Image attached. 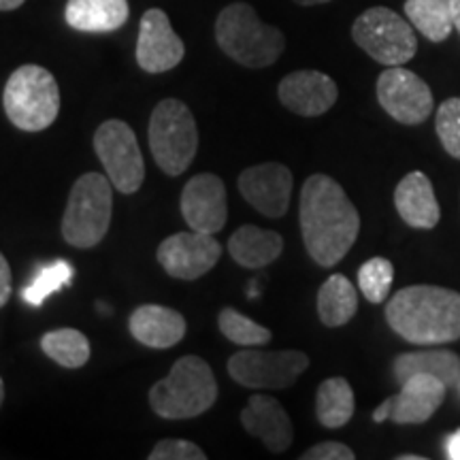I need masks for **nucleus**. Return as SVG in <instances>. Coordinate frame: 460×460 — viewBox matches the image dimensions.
I'll return each instance as SVG.
<instances>
[{
    "instance_id": "ea45409f",
    "label": "nucleus",
    "mask_w": 460,
    "mask_h": 460,
    "mask_svg": "<svg viewBox=\"0 0 460 460\" xmlns=\"http://www.w3.org/2000/svg\"><path fill=\"white\" fill-rule=\"evenodd\" d=\"M4 401V384H3V377H0V405H3Z\"/></svg>"
},
{
    "instance_id": "2f4dec72",
    "label": "nucleus",
    "mask_w": 460,
    "mask_h": 460,
    "mask_svg": "<svg viewBox=\"0 0 460 460\" xmlns=\"http://www.w3.org/2000/svg\"><path fill=\"white\" fill-rule=\"evenodd\" d=\"M207 454L186 439H163L154 446L149 460H205Z\"/></svg>"
},
{
    "instance_id": "c756f323",
    "label": "nucleus",
    "mask_w": 460,
    "mask_h": 460,
    "mask_svg": "<svg viewBox=\"0 0 460 460\" xmlns=\"http://www.w3.org/2000/svg\"><path fill=\"white\" fill-rule=\"evenodd\" d=\"M71 279H73L71 264L65 261H58L39 271L37 278L32 279V284L24 288L22 298H24L28 305H32V307H39V305L45 303V298L49 295H54V292L60 290V288L71 284Z\"/></svg>"
},
{
    "instance_id": "dca6fc26",
    "label": "nucleus",
    "mask_w": 460,
    "mask_h": 460,
    "mask_svg": "<svg viewBox=\"0 0 460 460\" xmlns=\"http://www.w3.org/2000/svg\"><path fill=\"white\" fill-rule=\"evenodd\" d=\"M239 192L262 216L281 217L290 207L292 172L278 163L250 166L239 175Z\"/></svg>"
},
{
    "instance_id": "393cba45",
    "label": "nucleus",
    "mask_w": 460,
    "mask_h": 460,
    "mask_svg": "<svg viewBox=\"0 0 460 460\" xmlns=\"http://www.w3.org/2000/svg\"><path fill=\"white\" fill-rule=\"evenodd\" d=\"M354 390L348 379L331 377L320 384L315 394V416L326 429H341L354 416Z\"/></svg>"
},
{
    "instance_id": "a878e982",
    "label": "nucleus",
    "mask_w": 460,
    "mask_h": 460,
    "mask_svg": "<svg viewBox=\"0 0 460 460\" xmlns=\"http://www.w3.org/2000/svg\"><path fill=\"white\" fill-rule=\"evenodd\" d=\"M405 13L411 26L433 43H441L454 31L452 0H405Z\"/></svg>"
},
{
    "instance_id": "4c0bfd02",
    "label": "nucleus",
    "mask_w": 460,
    "mask_h": 460,
    "mask_svg": "<svg viewBox=\"0 0 460 460\" xmlns=\"http://www.w3.org/2000/svg\"><path fill=\"white\" fill-rule=\"evenodd\" d=\"M296 4H301V7H314V4H324V3H331V0H295Z\"/></svg>"
},
{
    "instance_id": "39448f33",
    "label": "nucleus",
    "mask_w": 460,
    "mask_h": 460,
    "mask_svg": "<svg viewBox=\"0 0 460 460\" xmlns=\"http://www.w3.org/2000/svg\"><path fill=\"white\" fill-rule=\"evenodd\" d=\"M4 113L20 130L49 128L60 111V88L48 68L24 65L11 73L3 94Z\"/></svg>"
},
{
    "instance_id": "58836bf2",
    "label": "nucleus",
    "mask_w": 460,
    "mask_h": 460,
    "mask_svg": "<svg viewBox=\"0 0 460 460\" xmlns=\"http://www.w3.org/2000/svg\"><path fill=\"white\" fill-rule=\"evenodd\" d=\"M399 460H424V456H416V454H402Z\"/></svg>"
},
{
    "instance_id": "473e14b6",
    "label": "nucleus",
    "mask_w": 460,
    "mask_h": 460,
    "mask_svg": "<svg viewBox=\"0 0 460 460\" xmlns=\"http://www.w3.org/2000/svg\"><path fill=\"white\" fill-rule=\"evenodd\" d=\"M301 458L303 460H354L356 454L352 452V447L339 444V441H324V444L309 447Z\"/></svg>"
},
{
    "instance_id": "e433bc0d",
    "label": "nucleus",
    "mask_w": 460,
    "mask_h": 460,
    "mask_svg": "<svg viewBox=\"0 0 460 460\" xmlns=\"http://www.w3.org/2000/svg\"><path fill=\"white\" fill-rule=\"evenodd\" d=\"M452 15H454V28L460 32V0H452Z\"/></svg>"
},
{
    "instance_id": "7ed1b4c3",
    "label": "nucleus",
    "mask_w": 460,
    "mask_h": 460,
    "mask_svg": "<svg viewBox=\"0 0 460 460\" xmlns=\"http://www.w3.org/2000/svg\"><path fill=\"white\" fill-rule=\"evenodd\" d=\"M216 41L224 54L247 68L271 66L286 49L284 32L261 22L247 3H233L220 11Z\"/></svg>"
},
{
    "instance_id": "423d86ee",
    "label": "nucleus",
    "mask_w": 460,
    "mask_h": 460,
    "mask_svg": "<svg viewBox=\"0 0 460 460\" xmlns=\"http://www.w3.org/2000/svg\"><path fill=\"white\" fill-rule=\"evenodd\" d=\"M113 192L109 177L101 172H85L73 183L65 217L62 237L68 245L90 250L105 239L111 224Z\"/></svg>"
},
{
    "instance_id": "f3484780",
    "label": "nucleus",
    "mask_w": 460,
    "mask_h": 460,
    "mask_svg": "<svg viewBox=\"0 0 460 460\" xmlns=\"http://www.w3.org/2000/svg\"><path fill=\"white\" fill-rule=\"evenodd\" d=\"M278 96L281 105L303 118L324 115L337 102L339 90L326 73L295 71L279 82Z\"/></svg>"
},
{
    "instance_id": "bb28decb",
    "label": "nucleus",
    "mask_w": 460,
    "mask_h": 460,
    "mask_svg": "<svg viewBox=\"0 0 460 460\" xmlns=\"http://www.w3.org/2000/svg\"><path fill=\"white\" fill-rule=\"evenodd\" d=\"M45 356L65 369H79L90 360V341L84 332L75 329H58L45 332L41 339Z\"/></svg>"
},
{
    "instance_id": "412c9836",
    "label": "nucleus",
    "mask_w": 460,
    "mask_h": 460,
    "mask_svg": "<svg viewBox=\"0 0 460 460\" xmlns=\"http://www.w3.org/2000/svg\"><path fill=\"white\" fill-rule=\"evenodd\" d=\"M128 0H68L65 20L79 32H113L128 22Z\"/></svg>"
},
{
    "instance_id": "9d476101",
    "label": "nucleus",
    "mask_w": 460,
    "mask_h": 460,
    "mask_svg": "<svg viewBox=\"0 0 460 460\" xmlns=\"http://www.w3.org/2000/svg\"><path fill=\"white\" fill-rule=\"evenodd\" d=\"M309 358L298 349L261 352L243 349L228 360V373L239 386L254 390L290 388L307 371Z\"/></svg>"
},
{
    "instance_id": "4468645a",
    "label": "nucleus",
    "mask_w": 460,
    "mask_h": 460,
    "mask_svg": "<svg viewBox=\"0 0 460 460\" xmlns=\"http://www.w3.org/2000/svg\"><path fill=\"white\" fill-rule=\"evenodd\" d=\"M181 216L197 233H220L228 217L226 186L214 172H200L186 183L181 192Z\"/></svg>"
},
{
    "instance_id": "aec40b11",
    "label": "nucleus",
    "mask_w": 460,
    "mask_h": 460,
    "mask_svg": "<svg viewBox=\"0 0 460 460\" xmlns=\"http://www.w3.org/2000/svg\"><path fill=\"white\" fill-rule=\"evenodd\" d=\"M128 329L137 341L154 349L172 348L186 337V320L180 312L163 305H141L132 312Z\"/></svg>"
},
{
    "instance_id": "5701e85b",
    "label": "nucleus",
    "mask_w": 460,
    "mask_h": 460,
    "mask_svg": "<svg viewBox=\"0 0 460 460\" xmlns=\"http://www.w3.org/2000/svg\"><path fill=\"white\" fill-rule=\"evenodd\" d=\"M394 379L399 384L416 373H429L439 377L446 386L460 382V356L450 349H427V352L399 354L393 362Z\"/></svg>"
},
{
    "instance_id": "f8f14e48",
    "label": "nucleus",
    "mask_w": 460,
    "mask_h": 460,
    "mask_svg": "<svg viewBox=\"0 0 460 460\" xmlns=\"http://www.w3.org/2000/svg\"><path fill=\"white\" fill-rule=\"evenodd\" d=\"M446 384L429 373H416L401 384V393L390 396L373 411V422L393 420L396 424H422L433 418L446 399Z\"/></svg>"
},
{
    "instance_id": "b1692460",
    "label": "nucleus",
    "mask_w": 460,
    "mask_h": 460,
    "mask_svg": "<svg viewBox=\"0 0 460 460\" xmlns=\"http://www.w3.org/2000/svg\"><path fill=\"white\" fill-rule=\"evenodd\" d=\"M358 312V295L356 288L345 275H331L318 292V315L322 324L337 329L348 324Z\"/></svg>"
},
{
    "instance_id": "20e7f679",
    "label": "nucleus",
    "mask_w": 460,
    "mask_h": 460,
    "mask_svg": "<svg viewBox=\"0 0 460 460\" xmlns=\"http://www.w3.org/2000/svg\"><path fill=\"white\" fill-rule=\"evenodd\" d=\"M217 384L214 371L199 356H183L172 365L169 377L149 390V405L164 420H190L214 407Z\"/></svg>"
},
{
    "instance_id": "f257e3e1",
    "label": "nucleus",
    "mask_w": 460,
    "mask_h": 460,
    "mask_svg": "<svg viewBox=\"0 0 460 460\" xmlns=\"http://www.w3.org/2000/svg\"><path fill=\"white\" fill-rule=\"evenodd\" d=\"M298 220L305 247L320 267H335L343 261L360 233V216L352 200L332 177L322 172L303 183Z\"/></svg>"
},
{
    "instance_id": "1a4fd4ad",
    "label": "nucleus",
    "mask_w": 460,
    "mask_h": 460,
    "mask_svg": "<svg viewBox=\"0 0 460 460\" xmlns=\"http://www.w3.org/2000/svg\"><path fill=\"white\" fill-rule=\"evenodd\" d=\"M94 152L109 181L122 194H135L146 180L143 154L132 128L122 119H107L96 128Z\"/></svg>"
},
{
    "instance_id": "6ab92c4d",
    "label": "nucleus",
    "mask_w": 460,
    "mask_h": 460,
    "mask_svg": "<svg viewBox=\"0 0 460 460\" xmlns=\"http://www.w3.org/2000/svg\"><path fill=\"white\" fill-rule=\"evenodd\" d=\"M394 207L401 220L411 228L430 230L441 217L433 183L420 171L410 172L399 181L394 190Z\"/></svg>"
},
{
    "instance_id": "7c9ffc66",
    "label": "nucleus",
    "mask_w": 460,
    "mask_h": 460,
    "mask_svg": "<svg viewBox=\"0 0 460 460\" xmlns=\"http://www.w3.org/2000/svg\"><path fill=\"white\" fill-rule=\"evenodd\" d=\"M435 128L441 146L452 158L460 160V99H447L441 102L435 115Z\"/></svg>"
},
{
    "instance_id": "6e6552de",
    "label": "nucleus",
    "mask_w": 460,
    "mask_h": 460,
    "mask_svg": "<svg viewBox=\"0 0 460 460\" xmlns=\"http://www.w3.org/2000/svg\"><path fill=\"white\" fill-rule=\"evenodd\" d=\"M352 39L362 51L384 66H402L418 51L411 22L388 7H371L356 17Z\"/></svg>"
},
{
    "instance_id": "c85d7f7f",
    "label": "nucleus",
    "mask_w": 460,
    "mask_h": 460,
    "mask_svg": "<svg viewBox=\"0 0 460 460\" xmlns=\"http://www.w3.org/2000/svg\"><path fill=\"white\" fill-rule=\"evenodd\" d=\"M394 279V267L386 258H371L360 267L358 288L369 303H384L390 295Z\"/></svg>"
},
{
    "instance_id": "cd10ccee",
    "label": "nucleus",
    "mask_w": 460,
    "mask_h": 460,
    "mask_svg": "<svg viewBox=\"0 0 460 460\" xmlns=\"http://www.w3.org/2000/svg\"><path fill=\"white\" fill-rule=\"evenodd\" d=\"M217 324H220V331L224 332V337L230 339V341L237 345H245V348L267 345L273 339L271 331L264 329L261 324H256L254 320H250L247 315L239 314L237 309L233 307L222 309L220 318H217Z\"/></svg>"
},
{
    "instance_id": "ddd939ff",
    "label": "nucleus",
    "mask_w": 460,
    "mask_h": 460,
    "mask_svg": "<svg viewBox=\"0 0 460 460\" xmlns=\"http://www.w3.org/2000/svg\"><path fill=\"white\" fill-rule=\"evenodd\" d=\"M222 256V245L214 234L177 233L164 239L158 247V262L171 278L192 281L203 278L216 267Z\"/></svg>"
},
{
    "instance_id": "4be33fe9",
    "label": "nucleus",
    "mask_w": 460,
    "mask_h": 460,
    "mask_svg": "<svg viewBox=\"0 0 460 460\" xmlns=\"http://www.w3.org/2000/svg\"><path fill=\"white\" fill-rule=\"evenodd\" d=\"M228 252L233 261L245 269H261L278 261L284 252V239L275 230L258 226H241L228 239Z\"/></svg>"
},
{
    "instance_id": "0eeeda50",
    "label": "nucleus",
    "mask_w": 460,
    "mask_h": 460,
    "mask_svg": "<svg viewBox=\"0 0 460 460\" xmlns=\"http://www.w3.org/2000/svg\"><path fill=\"white\" fill-rule=\"evenodd\" d=\"M149 149L166 175L177 177L188 171L199 149V128L186 102L160 101L149 119Z\"/></svg>"
},
{
    "instance_id": "c9c22d12",
    "label": "nucleus",
    "mask_w": 460,
    "mask_h": 460,
    "mask_svg": "<svg viewBox=\"0 0 460 460\" xmlns=\"http://www.w3.org/2000/svg\"><path fill=\"white\" fill-rule=\"evenodd\" d=\"M26 0H0V11H13L20 9Z\"/></svg>"
},
{
    "instance_id": "a211bd4d",
    "label": "nucleus",
    "mask_w": 460,
    "mask_h": 460,
    "mask_svg": "<svg viewBox=\"0 0 460 460\" xmlns=\"http://www.w3.org/2000/svg\"><path fill=\"white\" fill-rule=\"evenodd\" d=\"M241 424L250 435L258 437L269 452H286L295 439V429L288 411L273 396L254 394L241 411Z\"/></svg>"
},
{
    "instance_id": "f03ea898",
    "label": "nucleus",
    "mask_w": 460,
    "mask_h": 460,
    "mask_svg": "<svg viewBox=\"0 0 460 460\" xmlns=\"http://www.w3.org/2000/svg\"><path fill=\"white\" fill-rule=\"evenodd\" d=\"M386 322L413 345L458 341L460 295L441 286H407L388 301Z\"/></svg>"
},
{
    "instance_id": "f704fd0d",
    "label": "nucleus",
    "mask_w": 460,
    "mask_h": 460,
    "mask_svg": "<svg viewBox=\"0 0 460 460\" xmlns=\"http://www.w3.org/2000/svg\"><path fill=\"white\" fill-rule=\"evenodd\" d=\"M446 447V456L450 460H460V429L454 430L452 435L446 437L444 441Z\"/></svg>"
},
{
    "instance_id": "2eb2a0df",
    "label": "nucleus",
    "mask_w": 460,
    "mask_h": 460,
    "mask_svg": "<svg viewBox=\"0 0 460 460\" xmlns=\"http://www.w3.org/2000/svg\"><path fill=\"white\" fill-rule=\"evenodd\" d=\"M186 48L172 31L169 15L163 9H147L141 17L137 62L146 73H166L183 60Z\"/></svg>"
},
{
    "instance_id": "9b49d317",
    "label": "nucleus",
    "mask_w": 460,
    "mask_h": 460,
    "mask_svg": "<svg viewBox=\"0 0 460 460\" xmlns=\"http://www.w3.org/2000/svg\"><path fill=\"white\" fill-rule=\"evenodd\" d=\"M377 101L396 122L416 126L433 113V92L422 77L402 66H388L377 79Z\"/></svg>"
},
{
    "instance_id": "72a5a7b5",
    "label": "nucleus",
    "mask_w": 460,
    "mask_h": 460,
    "mask_svg": "<svg viewBox=\"0 0 460 460\" xmlns=\"http://www.w3.org/2000/svg\"><path fill=\"white\" fill-rule=\"evenodd\" d=\"M11 296V269L7 258L0 254V307L9 301Z\"/></svg>"
}]
</instances>
